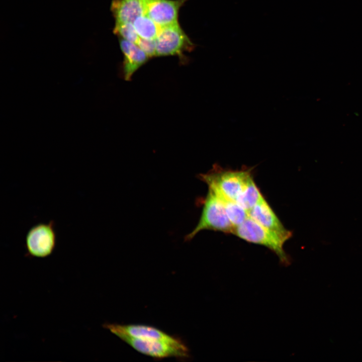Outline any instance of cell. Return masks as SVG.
Wrapping results in <instances>:
<instances>
[{
  "instance_id": "obj_8",
  "label": "cell",
  "mask_w": 362,
  "mask_h": 362,
  "mask_svg": "<svg viewBox=\"0 0 362 362\" xmlns=\"http://www.w3.org/2000/svg\"><path fill=\"white\" fill-rule=\"evenodd\" d=\"M103 327L119 338L121 336L145 340H161L173 341L179 338L170 335L153 326L143 324L122 325L105 323Z\"/></svg>"
},
{
  "instance_id": "obj_10",
  "label": "cell",
  "mask_w": 362,
  "mask_h": 362,
  "mask_svg": "<svg viewBox=\"0 0 362 362\" xmlns=\"http://www.w3.org/2000/svg\"><path fill=\"white\" fill-rule=\"evenodd\" d=\"M119 45L124 55L122 73L126 80H130L134 73L150 57L137 44L119 37Z\"/></svg>"
},
{
  "instance_id": "obj_16",
  "label": "cell",
  "mask_w": 362,
  "mask_h": 362,
  "mask_svg": "<svg viewBox=\"0 0 362 362\" xmlns=\"http://www.w3.org/2000/svg\"><path fill=\"white\" fill-rule=\"evenodd\" d=\"M137 45L150 57L155 56V43L154 40L139 38Z\"/></svg>"
},
{
  "instance_id": "obj_12",
  "label": "cell",
  "mask_w": 362,
  "mask_h": 362,
  "mask_svg": "<svg viewBox=\"0 0 362 362\" xmlns=\"http://www.w3.org/2000/svg\"><path fill=\"white\" fill-rule=\"evenodd\" d=\"M263 197V196L251 175L238 194L235 201L248 212Z\"/></svg>"
},
{
  "instance_id": "obj_5",
  "label": "cell",
  "mask_w": 362,
  "mask_h": 362,
  "mask_svg": "<svg viewBox=\"0 0 362 362\" xmlns=\"http://www.w3.org/2000/svg\"><path fill=\"white\" fill-rule=\"evenodd\" d=\"M120 338L138 352L153 358L189 357V349L180 338L173 341L145 340L127 336H121Z\"/></svg>"
},
{
  "instance_id": "obj_15",
  "label": "cell",
  "mask_w": 362,
  "mask_h": 362,
  "mask_svg": "<svg viewBox=\"0 0 362 362\" xmlns=\"http://www.w3.org/2000/svg\"><path fill=\"white\" fill-rule=\"evenodd\" d=\"M113 32L119 37L136 44L139 39L133 24L131 23H115Z\"/></svg>"
},
{
  "instance_id": "obj_6",
  "label": "cell",
  "mask_w": 362,
  "mask_h": 362,
  "mask_svg": "<svg viewBox=\"0 0 362 362\" xmlns=\"http://www.w3.org/2000/svg\"><path fill=\"white\" fill-rule=\"evenodd\" d=\"M55 223H39L32 227L25 238L26 255L29 257L44 258L51 255L56 245Z\"/></svg>"
},
{
  "instance_id": "obj_14",
  "label": "cell",
  "mask_w": 362,
  "mask_h": 362,
  "mask_svg": "<svg viewBox=\"0 0 362 362\" xmlns=\"http://www.w3.org/2000/svg\"><path fill=\"white\" fill-rule=\"evenodd\" d=\"M132 24L139 38L147 40H155L161 27L144 14L136 18Z\"/></svg>"
},
{
  "instance_id": "obj_11",
  "label": "cell",
  "mask_w": 362,
  "mask_h": 362,
  "mask_svg": "<svg viewBox=\"0 0 362 362\" xmlns=\"http://www.w3.org/2000/svg\"><path fill=\"white\" fill-rule=\"evenodd\" d=\"M111 10L115 23H131L144 12V0H112Z\"/></svg>"
},
{
  "instance_id": "obj_4",
  "label": "cell",
  "mask_w": 362,
  "mask_h": 362,
  "mask_svg": "<svg viewBox=\"0 0 362 362\" xmlns=\"http://www.w3.org/2000/svg\"><path fill=\"white\" fill-rule=\"evenodd\" d=\"M154 41L155 56L177 55L182 59L184 52L193 50L196 46L178 22L161 27Z\"/></svg>"
},
{
  "instance_id": "obj_1",
  "label": "cell",
  "mask_w": 362,
  "mask_h": 362,
  "mask_svg": "<svg viewBox=\"0 0 362 362\" xmlns=\"http://www.w3.org/2000/svg\"><path fill=\"white\" fill-rule=\"evenodd\" d=\"M233 234L250 243L266 247L273 251L285 264L290 263V259L283 246L286 241L275 232L263 227L250 217L234 228Z\"/></svg>"
},
{
  "instance_id": "obj_9",
  "label": "cell",
  "mask_w": 362,
  "mask_h": 362,
  "mask_svg": "<svg viewBox=\"0 0 362 362\" xmlns=\"http://www.w3.org/2000/svg\"><path fill=\"white\" fill-rule=\"evenodd\" d=\"M247 213L249 217L286 241L292 237V233L284 227L264 197Z\"/></svg>"
},
{
  "instance_id": "obj_7",
  "label": "cell",
  "mask_w": 362,
  "mask_h": 362,
  "mask_svg": "<svg viewBox=\"0 0 362 362\" xmlns=\"http://www.w3.org/2000/svg\"><path fill=\"white\" fill-rule=\"evenodd\" d=\"M188 0H144L143 14L160 27L178 23V13Z\"/></svg>"
},
{
  "instance_id": "obj_13",
  "label": "cell",
  "mask_w": 362,
  "mask_h": 362,
  "mask_svg": "<svg viewBox=\"0 0 362 362\" xmlns=\"http://www.w3.org/2000/svg\"><path fill=\"white\" fill-rule=\"evenodd\" d=\"M222 204L228 218L235 228L241 224L248 216L246 210L235 200L227 198L222 194L210 189Z\"/></svg>"
},
{
  "instance_id": "obj_2",
  "label": "cell",
  "mask_w": 362,
  "mask_h": 362,
  "mask_svg": "<svg viewBox=\"0 0 362 362\" xmlns=\"http://www.w3.org/2000/svg\"><path fill=\"white\" fill-rule=\"evenodd\" d=\"M251 175L249 169L229 170L218 165L208 172L200 174V179L206 183L208 188L235 200L247 180Z\"/></svg>"
},
{
  "instance_id": "obj_3",
  "label": "cell",
  "mask_w": 362,
  "mask_h": 362,
  "mask_svg": "<svg viewBox=\"0 0 362 362\" xmlns=\"http://www.w3.org/2000/svg\"><path fill=\"white\" fill-rule=\"evenodd\" d=\"M234 228L222 204L214 193L208 189L199 222L194 230L187 235L186 239H193L197 234L204 230L233 234Z\"/></svg>"
}]
</instances>
